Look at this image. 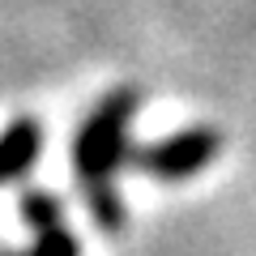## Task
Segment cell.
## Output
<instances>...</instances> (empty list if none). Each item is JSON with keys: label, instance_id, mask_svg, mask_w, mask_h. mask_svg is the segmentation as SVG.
Wrapping results in <instances>:
<instances>
[{"label": "cell", "instance_id": "1", "mask_svg": "<svg viewBox=\"0 0 256 256\" xmlns=\"http://www.w3.org/2000/svg\"><path fill=\"white\" fill-rule=\"evenodd\" d=\"M141 111V90L132 86H120V90L102 94L86 120L77 124L73 146H68V158H73V180L77 192H82L86 210H90L94 226L102 235H120L124 230V196H120L116 180L124 166H132V120Z\"/></svg>", "mask_w": 256, "mask_h": 256}, {"label": "cell", "instance_id": "2", "mask_svg": "<svg viewBox=\"0 0 256 256\" xmlns=\"http://www.w3.org/2000/svg\"><path fill=\"white\" fill-rule=\"evenodd\" d=\"M222 150V132L210 124H192V128H180L171 137H158L150 146H137L132 150V166L150 180H162V184H180V180H192L201 175L205 166L218 158Z\"/></svg>", "mask_w": 256, "mask_h": 256}, {"label": "cell", "instance_id": "3", "mask_svg": "<svg viewBox=\"0 0 256 256\" xmlns=\"http://www.w3.org/2000/svg\"><path fill=\"white\" fill-rule=\"evenodd\" d=\"M43 158V124L34 116H18L0 132V188L22 184Z\"/></svg>", "mask_w": 256, "mask_h": 256}, {"label": "cell", "instance_id": "4", "mask_svg": "<svg viewBox=\"0 0 256 256\" xmlns=\"http://www.w3.org/2000/svg\"><path fill=\"white\" fill-rule=\"evenodd\" d=\"M18 210H22V222H26L30 235H34V230H47V226H60V222H64L60 196H56V192H43V188H26V192H22V201H18Z\"/></svg>", "mask_w": 256, "mask_h": 256}, {"label": "cell", "instance_id": "5", "mask_svg": "<svg viewBox=\"0 0 256 256\" xmlns=\"http://www.w3.org/2000/svg\"><path fill=\"white\" fill-rule=\"evenodd\" d=\"M0 256H30V248H9V252H0Z\"/></svg>", "mask_w": 256, "mask_h": 256}]
</instances>
